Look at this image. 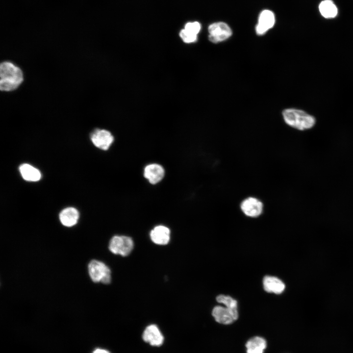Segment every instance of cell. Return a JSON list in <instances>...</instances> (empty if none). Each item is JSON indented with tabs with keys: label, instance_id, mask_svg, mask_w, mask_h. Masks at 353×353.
I'll return each mask as SVG.
<instances>
[{
	"label": "cell",
	"instance_id": "1",
	"mask_svg": "<svg viewBox=\"0 0 353 353\" xmlns=\"http://www.w3.org/2000/svg\"><path fill=\"white\" fill-rule=\"evenodd\" d=\"M0 89L4 92L16 90L24 80L22 70L10 61L0 64Z\"/></svg>",
	"mask_w": 353,
	"mask_h": 353
},
{
	"label": "cell",
	"instance_id": "2",
	"mask_svg": "<svg viewBox=\"0 0 353 353\" xmlns=\"http://www.w3.org/2000/svg\"><path fill=\"white\" fill-rule=\"evenodd\" d=\"M282 115L288 125L301 130L310 129L316 123V119L313 116L300 109H286L283 111Z\"/></svg>",
	"mask_w": 353,
	"mask_h": 353
},
{
	"label": "cell",
	"instance_id": "3",
	"mask_svg": "<svg viewBox=\"0 0 353 353\" xmlns=\"http://www.w3.org/2000/svg\"><path fill=\"white\" fill-rule=\"evenodd\" d=\"M89 276L94 282L108 284L111 281V271L103 262L97 260H91L88 265Z\"/></svg>",
	"mask_w": 353,
	"mask_h": 353
},
{
	"label": "cell",
	"instance_id": "4",
	"mask_svg": "<svg viewBox=\"0 0 353 353\" xmlns=\"http://www.w3.org/2000/svg\"><path fill=\"white\" fill-rule=\"evenodd\" d=\"M133 246V241L130 237L115 235L110 240L109 249L114 254L126 256L131 252Z\"/></svg>",
	"mask_w": 353,
	"mask_h": 353
},
{
	"label": "cell",
	"instance_id": "5",
	"mask_svg": "<svg viewBox=\"0 0 353 353\" xmlns=\"http://www.w3.org/2000/svg\"><path fill=\"white\" fill-rule=\"evenodd\" d=\"M209 40L212 43L222 42L232 35V30L225 23L217 22L210 25L208 27Z\"/></svg>",
	"mask_w": 353,
	"mask_h": 353
},
{
	"label": "cell",
	"instance_id": "6",
	"mask_svg": "<svg viewBox=\"0 0 353 353\" xmlns=\"http://www.w3.org/2000/svg\"><path fill=\"white\" fill-rule=\"evenodd\" d=\"M212 314L216 322L224 325L232 323L238 317V310H232L220 305L213 308Z\"/></svg>",
	"mask_w": 353,
	"mask_h": 353
},
{
	"label": "cell",
	"instance_id": "7",
	"mask_svg": "<svg viewBox=\"0 0 353 353\" xmlns=\"http://www.w3.org/2000/svg\"><path fill=\"white\" fill-rule=\"evenodd\" d=\"M93 144L97 148L108 150L114 142V137L110 131L106 129H97L91 135Z\"/></svg>",
	"mask_w": 353,
	"mask_h": 353
},
{
	"label": "cell",
	"instance_id": "8",
	"mask_svg": "<svg viewBox=\"0 0 353 353\" xmlns=\"http://www.w3.org/2000/svg\"><path fill=\"white\" fill-rule=\"evenodd\" d=\"M240 208L245 215L255 218L258 217L262 213L263 204L256 198L250 197L242 201Z\"/></svg>",
	"mask_w": 353,
	"mask_h": 353
},
{
	"label": "cell",
	"instance_id": "9",
	"mask_svg": "<svg viewBox=\"0 0 353 353\" xmlns=\"http://www.w3.org/2000/svg\"><path fill=\"white\" fill-rule=\"evenodd\" d=\"M164 175V168L157 163L148 164L144 169V176L152 184L159 182L163 178Z\"/></svg>",
	"mask_w": 353,
	"mask_h": 353
},
{
	"label": "cell",
	"instance_id": "10",
	"mask_svg": "<svg viewBox=\"0 0 353 353\" xmlns=\"http://www.w3.org/2000/svg\"><path fill=\"white\" fill-rule=\"evenodd\" d=\"M275 23V15L269 10H264L260 13L257 25L256 26V32L258 35L265 34L269 29L271 28Z\"/></svg>",
	"mask_w": 353,
	"mask_h": 353
},
{
	"label": "cell",
	"instance_id": "11",
	"mask_svg": "<svg viewBox=\"0 0 353 353\" xmlns=\"http://www.w3.org/2000/svg\"><path fill=\"white\" fill-rule=\"evenodd\" d=\"M142 337L145 342L152 346H160L164 341V337L160 331L154 325L148 326L145 329Z\"/></svg>",
	"mask_w": 353,
	"mask_h": 353
},
{
	"label": "cell",
	"instance_id": "12",
	"mask_svg": "<svg viewBox=\"0 0 353 353\" xmlns=\"http://www.w3.org/2000/svg\"><path fill=\"white\" fill-rule=\"evenodd\" d=\"M150 237L155 244L164 245L168 244L170 239V230L164 226H156L150 232Z\"/></svg>",
	"mask_w": 353,
	"mask_h": 353
},
{
	"label": "cell",
	"instance_id": "13",
	"mask_svg": "<svg viewBox=\"0 0 353 353\" xmlns=\"http://www.w3.org/2000/svg\"><path fill=\"white\" fill-rule=\"evenodd\" d=\"M263 284L265 291L276 294L282 293L285 288L284 283L280 279L269 276L263 278Z\"/></svg>",
	"mask_w": 353,
	"mask_h": 353
},
{
	"label": "cell",
	"instance_id": "14",
	"mask_svg": "<svg viewBox=\"0 0 353 353\" xmlns=\"http://www.w3.org/2000/svg\"><path fill=\"white\" fill-rule=\"evenodd\" d=\"M78 218V212L74 207L66 208L62 210L59 214L60 222L67 227H71L75 225L77 223Z\"/></svg>",
	"mask_w": 353,
	"mask_h": 353
},
{
	"label": "cell",
	"instance_id": "15",
	"mask_svg": "<svg viewBox=\"0 0 353 353\" xmlns=\"http://www.w3.org/2000/svg\"><path fill=\"white\" fill-rule=\"evenodd\" d=\"M266 346V341L262 337H252L246 344L247 353H263Z\"/></svg>",
	"mask_w": 353,
	"mask_h": 353
},
{
	"label": "cell",
	"instance_id": "16",
	"mask_svg": "<svg viewBox=\"0 0 353 353\" xmlns=\"http://www.w3.org/2000/svg\"><path fill=\"white\" fill-rule=\"evenodd\" d=\"M19 170L23 178L27 181H37L41 177L40 171L28 164L21 165Z\"/></svg>",
	"mask_w": 353,
	"mask_h": 353
},
{
	"label": "cell",
	"instance_id": "17",
	"mask_svg": "<svg viewBox=\"0 0 353 353\" xmlns=\"http://www.w3.org/2000/svg\"><path fill=\"white\" fill-rule=\"evenodd\" d=\"M321 15L326 18H333L336 16L338 10L331 0L322 1L319 6Z\"/></svg>",
	"mask_w": 353,
	"mask_h": 353
},
{
	"label": "cell",
	"instance_id": "18",
	"mask_svg": "<svg viewBox=\"0 0 353 353\" xmlns=\"http://www.w3.org/2000/svg\"><path fill=\"white\" fill-rule=\"evenodd\" d=\"M216 301L228 308L237 310V302L229 296L219 295L216 297Z\"/></svg>",
	"mask_w": 353,
	"mask_h": 353
},
{
	"label": "cell",
	"instance_id": "19",
	"mask_svg": "<svg viewBox=\"0 0 353 353\" xmlns=\"http://www.w3.org/2000/svg\"><path fill=\"white\" fill-rule=\"evenodd\" d=\"M179 36L183 42L186 43L195 42L197 40V35L192 34L185 29H182L179 32Z\"/></svg>",
	"mask_w": 353,
	"mask_h": 353
},
{
	"label": "cell",
	"instance_id": "20",
	"mask_svg": "<svg viewBox=\"0 0 353 353\" xmlns=\"http://www.w3.org/2000/svg\"><path fill=\"white\" fill-rule=\"evenodd\" d=\"M201 25L198 22H189L185 25L184 29L189 32L197 35L201 30Z\"/></svg>",
	"mask_w": 353,
	"mask_h": 353
},
{
	"label": "cell",
	"instance_id": "21",
	"mask_svg": "<svg viewBox=\"0 0 353 353\" xmlns=\"http://www.w3.org/2000/svg\"><path fill=\"white\" fill-rule=\"evenodd\" d=\"M93 353H110L107 350L101 349H97L95 350Z\"/></svg>",
	"mask_w": 353,
	"mask_h": 353
}]
</instances>
